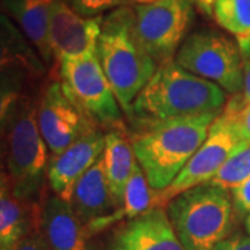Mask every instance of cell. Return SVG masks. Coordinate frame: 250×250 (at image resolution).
Wrapping results in <instances>:
<instances>
[{
    "instance_id": "1",
    "label": "cell",
    "mask_w": 250,
    "mask_h": 250,
    "mask_svg": "<svg viewBox=\"0 0 250 250\" xmlns=\"http://www.w3.org/2000/svg\"><path fill=\"white\" fill-rule=\"evenodd\" d=\"M1 136L6 175L14 195L38 202L43 193V179L50 156L38 125V106L17 83H3Z\"/></svg>"
},
{
    "instance_id": "2",
    "label": "cell",
    "mask_w": 250,
    "mask_h": 250,
    "mask_svg": "<svg viewBox=\"0 0 250 250\" xmlns=\"http://www.w3.org/2000/svg\"><path fill=\"white\" fill-rule=\"evenodd\" d=\"M220 113L135 124L129 141L138 164L154 190L170 187L205 142Z\"/></svg>"
},
{
    "instance_id": "3",
    "label": "cell",
    "mask_w": 250,
    "mask_h": 250,
    "mask_svg": "<svg viewBox=\"0 0 250 250\" xmlns=\"http://www.w3.org/2000/svg\"><path fill=\"white\" fill-rule=\"evenodd\" d=\"M228 93L214 82L184 70L175 60L160 64L131 108L135 124L205 113H221Z\"/></svg>"
},
{
    "instance_id": "4",
    "label": "cell",
    "mask_w": 250,
    "mask_h": 250,
    "mask_svg": "<svg viewBox=\"0 0 250 250\" xmlns=\"http://www.w3.org/2000/svg\"><path fill=\"white\" fill-rule=\"evenodd\" d=\"M96 52L120 106L129 117L134 100L159 67L138 35L134 7L123 6L103 17Z\"/></svg>"
},
{
    "instance_id": "5",
    "label": "cell",
    "mask_w": 250,
    "mask_h": 250,
    "mask_svg": "<svg viewBox=\"0 0 250 250\" xmlns=\"http://www.w3.org/2000/svg\"><path fill=\"white\" fill-rule=\"evenodd\" d=\"M166 211L187 250H213L232 235L238 218L231 192L210 182L179 193Z\"/></svg>"
},
{
    "instance_id": "6",
    "label": "cell",
    "mask_w": 250,
    "mask_h": 250,
    "mask_svg": "<svg viewBox=\"0 0 250 250\" xmlns=\"http://www.w3.org/2000/svg\"><path fill=\"white\" fill-rule=\"evenodd\" d=\"M174 60L184 70L214 82L231 96L242 90L245 60L239 45L217 29L202 28L189 34Z\"/></svg>"
},
{
    "instance_id": "7",
    "label": "cell",
    "mask_w": 250,
    "mask_h": 250,
    "mask_svg": "<svg viewBox=\"0 0 250 250\" xmlns=\"http://www.w3.org/2000/svg\"><path fill=\"white\" fill-rule=\"evenodd\" d=\"M64 88L102 131L123 125V108L99 62L98 52L59 62Z\"/></svg>"
},
{
    "instance_id": "8",
    "label": "cell",
    "mask_w": 250,
    "mask_h": 250,
    "mask_svg": "<svg viewBox=\"0 0 250 250\" xmlns=\"http://www.w3.org/2000/svg\"><path fill=\"white\" fill-rule=\"evenodd\" d=\"M243 147L246 146L242 145L233 129L232 113L224 107L210 126L205 142L190 157L177 178L171 182L170 187L156 190L154 206L166 207L179 193L210 182L221 170L225 161Z\"/></svg>"
},
{
    "instance_id": "9",
    "label": "cell",
    "mask_w": 250,
    "mask_h": 250,
    "mask_svg": "<svg viewBox=\"0 0 250 250\" xmlns=\"http://www.w3.org/2000/svg\"><path fill=\"white\" fill-rule=\"evenodd\" d=\"M138 35L157 65L171 62L193 21L189 0H153L134 6Z\"/></svg>"
},
{
    "instance_id": "10",
    "label": "cell",
    "mask_w": 250,
    "mask_h": 250,
    "mask_svg": "<svg viewBox=\"0 0 250 250\" xmlns=\"http://www.w3.org/2000/svg\"><path fill=\"white\" fill-rule=\"evenodd\" d=\"M38 125L52 154L62 153L90 129L99 128L77 106L62 81H50L42 92Z\"/></svg>"
},
{
    "instance_id": "11",
    "label": "cell",
    "mask_w": 250,
    "mask_h": 250,
    "mask_svg": "<svg viewBox=\"0 0 250 250\" xmlns=\"http://www.w3.org/2000/svg\"><path fill=\"white\" fill-rule=\"evenodd\" d=\"M103 17H82L64 0H53L49 39L56 62L96 52Z\"/></svg>"
},
{
    "instance_id": "12",
    "label": "cell",
    "mask_w": 250,
    "mask_h": 250,
    "mask_svg": "<svg viewBox=\"0 0 250 250\" xmlns=\"http://www.w3.org/2000/svg\"><path fill=\"white\" fill-rule=\"evenodd\" d=\"M36 229L50 250H90L92 238L86 225L75 214L71 203L43 190L38 202Z\"/></svg>"
},
{
    "instance_id": "13",
    "label": "cell",
    "mask_w": 250,
    "mask_h": 250,
    "mask_svg": "<svg viewBox=\"0 0 250 250\" xmlns=\"http://www.w3.org/2000/svg\"><path fill=\"white\" fill-rule=\"evenodd\" d=\"M102 132L100 128H93L65 150L50 156L46 179L49 189L57 196L71 200L77 182L104 152L106 141Z\"/></svg>"
},
{
    "instance_id": "14",
    "label": "cell",
    "mask_w": 250,
    "mask_h": 250,
    "mask_svg": "<svg viewBox=\"0 0 250 250\" xmlns=\"http://www.w3.org/2000/svg\"><path fill=\"white\" fill-rule=\"evenodd\" d=\"M110 250H187L171 225L166 207L153 206L125 221L113 233Z\"/></svg>"
},
{
    "instance_id": "15",
    "label": "cell",
    "mask_w": 250,
    "mask_h": 250,
    "mask_svg": "<svg viewBox=\"0 0 250 250\" xmlns=\"http://www.w3.org/2000/svg\"><path fill=\"white\" fill-rule=\"evenodd\" d=\"M70 203L86 227L111 215L118 208L110 190L103 154L77 182Z\"/></svg>"
},
{
    "instance_id": "16",
    "label": "cell",
    "mask_w": 250,
    "mask_h": 250,
    "mask_svg": "<svg viewBox=\"0 0 250 250\" xmlns=\"http://www.w3.org/2000/svg\"><path fill=\"white\" fill-rule=\"evenodd\" d=\"M1 6L7 16L17 22L45 64L53 62L49 39L53 0H1Z\"/></svg>"
},
{
    "instance_id": "17",
    "label": "cell",
    "mask_w": 250,
    "mask_h": 250,
    "mask_svg": "<svg viewBox=\"0 0 250 250\" xmlns=\"http://www.w3.org/2000/svg\"><path fill=\"white\" fill-rule=\"evenodd\" d=\"M38 202H27L16 196L7 175L4 172L1 174L0 250H14L18 242L35 229Z\"/></svg>"
},
{
    "instance_id": "18",
    "label": "cell",
    "mask_w": 250,
    "mask_h": 250,
    "mask_svg": "<svg viewBox=\"0 0 250 250\" xmlns=\"http://www.w3.org/2000/svg\"><path fill=\"white\" fill-rule=\"evenodd\" d=\"M104 141H106V146L103 152V159H104L106 175H107L113 199L117 207L120 208L124 200L126 184L131 179L138 161L124 125H120L107 131V134H104Z\"/></svg>"
},
{
    "instance_id": "19",
    "label": "cell",
    "mask_w": 250,
    "mask_h": 250,
    "mask_svg": "<svg viewBox=\"0 0 250 250\" xmlns=\"http://www.w3.org/2000/svg\"><path fill=\"white\" fill-rule=\"evenodd\" d=\"M154 195H156V190L150 187L141 166L136 163L131 179L128 181L126 188H125L123 205L111 215L86 227L88 232L90 236H93L96 233L106 231L107 228L116 225L117 223L129 221L135 217L143 214L145 211H147L154 206Z\"/></svg>"
},
{
    "instance_id": "20",
    "label": "cell",
    "mask_w": 250,
    "mask_h": 250,
    "mask_svg": "<svg viewBox=\"0 0 250 250\" xmlns=\"http://www.w3.org/2000/svg\"><path fill=\"white\" fill-rule=\"evenodd\" d=\"M42 74L43 67L7 16H1V70Z\"/></svg>"
},
{
    "instance_id": "21",
    "label": "cell",
    "mask_w": 250,
    "mask_h": 250,
    "mask_svg": "<svg viewBox=\"0 0 250 250\" xmlns=\"http://www.w3.org/2000/svg\"><path fill=\"white\" fill-rule=\"evenodd\" d=\"M213 18L236 41L250 36V0H215Z\"/></svg>"
},
{
    "instance_id": "22",
    "label": "cell",
    "mask_w": 250,
    "mask_h": 250,
    "mask_svg": "<svg viewBox=\"0 0 250 250\" xmlns=\"http://www.w3.org/2000/svg\"><path fill=\"white\" fill-rule=\"evenodd\" d=\"M250 177V146L235 152L225 161L210 184L231 190Z\"/></svg>"
},
{
    "instance_id": "23",
    "label": "cell",
    "mask_w": 250,
    "mask_h": 250,
    "mask_svg": "<svg viewBox=\"0 0 250 250\" xmlns=\"http://www.w3.org/2000/svg\"><path fill=\"white\" fill-rule=\"evenodd\" d=\"M75 13L86 18H95L113 10L129 6L132 0H64Z\"/></svg>"
},
{
    "instance_id": "24",
    "label": "cell",
    "mask_w": 250,
    "mask_h": 250,
    "mask_svg": "<svg viewBox=\"0 0 250 250\" xmlns=\"http://www.w3.org/2000/svg\"><path fill=\"white\" fill-rule=\"evenodd\" d=\"M225 107L232 113L233 129L238 139L243 146H250V103L239 110L233 108L228 103L225 104Z\"/></svg>"
},
{
    "instance_id": "25",
    "label": "cell",
    "mask_w": 250,
    "mask_h": 250,
    "mask_svg": "<svg viewBox=\"0 0 250 250\" xmlns=\"http://www.w3.org/2000/svg\"><path fill=\"white\" fill-rule=\"evenodd\" d=\"M233 208L238 218H246L250 215V177L232 188L231 190Z\"/></svg>"
},
{
    "instance_id": "26",
    "label": "cell",
    "mask_w": 250,
    "mask_h": 250,
    "mask_svg": "<svg viewBox=\"0 0 250 250\" xmlns=\"http://www.w3.org/2000/svg\"><path fill=\"white\" fill-rule=\"evenodd\" d=\"M229 106L239 110L250 103V59L243 62V86L242 90L227 102Z\"/></svg>"
},
{
    "instance_id": "27",
    "label": "cell",
    "mask_w": 250,
    "mask_h": 250,
    "mask_svg": "<svg viewBox=\"0 0 250 250\" xmlns=\"http://www.w3.org/2000/svg\"><path fill=\"white\" fill-rule=\"evenodd\" d=\"M213 250H250V235L233 233L220 242Z\"/></svg>"
},
{
    "instance_id": "28",
    "label": "cell",
    "mask_w": 250,
    "mask_h": 250,
    "mask_svg": "<svg viewBox=\"0 0 250 250\" xmlns=\"http://www.w3.org/2000/svg\"><path fill=\"white\" fill-rule=\"evenodd\" d=\"M14 250H50L47 248L46 242L41 236V233L38 232V229H32L28 233L27 236H24L21 241L18 242V245L14 248Z\"/></svg>"
},
{
    "instance_id": "29",
    "label": "cell",
    "mask_w": 250,
    "mask_h": 250,
    "mask_svg": "<svg viewBox=\"0 0 250 250\" xmlns=\"http://www.w3.org/2000/svg\"><path fill=\"white\" fill-rule=\"evenodd\" d=\"M193 7H196L203 16L213 17V9H214L215 0H189Z\"/></svg>"
},
{
    "instance_id": "30",
    "label": "cell",
    "mask_w": 250,
    "mask_h": 250,
    "mask_svg": "<svg viewBox=\"0 0 250 250\" xmlns=\"http://www.w3.org/2000/svg\"><path fill=\"white\" fill-rule=\"evenodd\" d=\"M238 45H239V49H241V53L243 56V60H248L250 59V36L245 38V39H241V41H236Z\"/></svg>"
},
{
    "instance_id": "31",
    "label": "cell",
    "mask_w": 250,
    "mask_h": 250,
    "mask_svg": "<svg viewBox=\"0 0 250 250\" xmlns=\"http://www.w3.org/2000/svg\"><path fill=\"white\" fill-rule=\"evenodd\" d=\"M245 229H246V232L250 235V215H248V217L245 218Z\"/></svg>"
},
{
    "instance_id": "32",
    "label": "cell",
    "mask_w": 250,
    "mask_h": 250,
    "mask_svg": "<svg viewBox=\"0 0 250 250\" xmlns=\"http://www.w3.org/2000/svg\"><path fill=\"white\" fill-rule=\"evenodd\" d=\"M153 0H136V3H150Z\"/></svg>"
},
{
    "instance_id": "33",
    "label": "cell",
    "mask_w": 250,
    "mask_h": 250,
    "mask_svg": "<svg viewBox=\"0 0 250 250\" xmlns=\"http://www.w3.org/2000/svg\"><path fill=\"white\" fill-rule=\"evenodd\" d=\"M132 1H136V0H132Z\"/></svg>"
}]
</instances>
